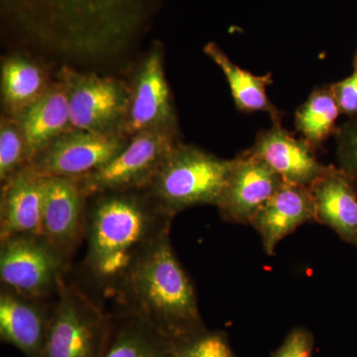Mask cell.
<instances>
[{
    "instance_id": "9c48e42d",
    "label": "cell",
    "mask_w": 357,
    "mask_h": 357,
    "mask_svg": "<svg viewBox=\"0 0 357 357\" xmlns=\"http://www.w3.org/2000/svg\"><path fill=\"white\" fill-rule=\"evenodd\" d=\"M129 139L121 133L72 129L42 150L29 165L42 177H86L109 163Z\"/></svg>"
},
{
    "instance_id": "52a82bcc",
    "label": "cell",
    "mask_w": 357,
    "mask_h": 357,
    "mask_svg": "<svg viewBox=\"0 0 357 357\" xmlns=\"http://www.w3.org/2000/svg\"><path fill=\"white\" fill-rule=\"evenodd\" d=\"M57 79L69 98L73 128L96 133H121L128 116L130 84L114 77L63 67Z\"/></svg>"
},
{
    "instance_id": "cb8c5ba5",
    "label": "cell",
    "mask_w": 357,
    "mask_h": 357,
    "mask_svg": "<svg viewBox=\"0 0 357 357\" xmlns=\"http://www.w3.org/2000/svg\"><path fill=\"white\" fill-rule=\"evenodd\" d=\"M170 357H236L225 333L204 330L174 342Z\"/></svg>"
},
{
    "instance_id": "277c9868",
    "label": "cell",
    "mask_w": 357,
    "mask_h": 357,
    "mask_svg": "<svg viewBox=\"0 0 357 357\" xmlns=\"http://www.w3.org/2000/svg\"><path fill=\"white\" fill-rule=\"evenodd\" d=\"M230 168L231 159L178 141L146 189L160 208L174 218L191 206H217Z\"/></svg>"
},
{
    "instance_id": "2e32d148",
    "label": "cell",
    "mask_w": 357,
    "mask_h": 357,
    "mask_svg": "<svg viewBox=\"0 0 357 357\" xmlns=\"http://www.w3.org/2000/svg\"><path fill=\"white\" fill-rule=\"evenodd\" d=\"M312 222H316V213L309 185L283 182L250 225L261 237L265 252L274 255L281 241L300 225Z\"/></svg>"
},
{
    "instance_id": "ffe728a7",
    "label": "cell",
    "mask_w": 357,
    "mask_h": 357,
    "mask_svg": "<svg viewBox=\"0 0 357 357\" xmlns=\"http://www.w3.org/2000/svg\"><path fill=\"white\" fill-rule=\"evenodd\" d=\"M174 342L132 312L112 314L107 344L100 357H170Z\"/></svg>"
},
{
    "instance_id": "484cf974",
    "label": "cell",
    "mask_w": 357,
    "mask_h": 357,
    "mask_svg": "<svg viewBox=\"0 0 357 357\" xmlns=\"http://www.w3.org/2000/svg\"><path fill=\"white\" fill-rule=\"evenodd\" d=\"M314 337L306 328H296L289 333L272 357H312Z\"/></svg>"
},
{
    "instance_id": "44dd1931",
    "label": "cell",
    "mask_w": 357,
    "mask_h": 357,
    "mask_svg": "<svg viewBox=\"0 0 357 357\" xmlns=\"http://www.w3.org/2000/svg\"><path fill=\"white\" fill-rule=\"evenodd\" d=\"M204 52L222 70L237 109L243 112H265L273 123H282L280 110L267 95V88L272 84L271 74L256 76L241 69L213 42L206 44Z\"/></svg>"
},
{
    "instance_id": "83f0119b",
    "label": "cell",
    "mask_w": 357,
    "mask_h": 357,
    "mask_svg": "<svg viewBox=\"0 0 357 357\" xmlns=\"http://www.w3.org/2000/svg\"><path fill=\"white\" fill-rule=\"evenodd\" d=\"M354 66H357V51L356 53V58H354Z\"/></svg>"
},
{
    "instance_id": "d6986e66",
    "label": "cell",
    "mask_w": 357,
    "mask_h": 357,
    "mask_svg": "<svg viewBox=\"0 0 357 357\" xmlns=\"http://www.w3.org/2000/svg\"><path fill=\"white\" fill-rule=\"evenodd\" d=\"M0 82L4 114L15 119L39 100L53 84L43 65L22 54L2 59Z\"/></svg>"
},
{
    "instance_id": "8fae6325",
    "label": "cell",
    "mask_w": 357,
    "mask_h": 357,
    "mask_svg": "<svg viewBox=\"0 0 357 357\" xmlns=\"http://www.w3.org/2000/svg\"><path fill=\"white\" fill-rule=\"evenodd\" d=\"M88 201L77 178L43 177L41 234L69 260L86 237Z\"/></svg>"
},
{
    "instance_id": "3957f363",
    "label": "cell",
    "mask_w": 357,
    "mask_h": 357,
    "mask_svg": "<svg viewBox=\"0 0 357 357\" xmlns=\"http://www.w3.org/2000/svg\"><path fill=\"white\" fill-rule=\"evenodd\" d=\"M116 297L121 310L144 319L174 342L206 328L196 291L176 256L170 234L136 260Z\"/></svg>"
},
{
    "instance_id": "30bf717a",
    "label": "cell",
    "mask_w": 357,
    "mask_h": 357,
    "mask_svg": "<svg viewBox=\"0 0 357 357\" xmlns=\"http://www.w3.org/2000/svg\"><path fill=\"white\" fill-rule=\"evenodd\" d=\"M155 129L178 131L161 47H154L149 52L130 84L128 116L122 134L130 138Z\"/></svg>"
},
{
    "instance_id": "9a60e30c",
    "label": "cell",
    "mask_w": 357,
    "mask_h": 357,
    "mask_svg": "<svg viewBox=\"0 0 357 357\" xmlns=\"http://www.w3.org/2000/svg\"><path fill=\"white\" fill-rule=\"evenodd\" d=\"M309 188L316 222L357 248V192L349 176L338 166H325Z\"/></svg>"
},
{
    "instance_id": "6da1fadb",
    "label": "cell",
    "mask_w": 357,
    "mask_h": 357,
    "mask_svg": "<svg viewBox=\"0 0 357 357\" xmlns=\"http://www.w3.org/2000/svg\"><path fill=\"white\" fill-rule=\"evenodd\" d=\"M173 218L147 189L89 196L84 260L89 280L107 295L116 296L136 260L157 239L170 234Z\"/></svg>"
},
{
    "instance_id": "7c38bea8",
    "label": "cell",
    "mask_w": 357,
    "mask_h": 357,
    "mask_svg": "<svg viewBox=\"0 0 357 357\" xmlns=\"http://www.w3.org/2000/svg\"><path fill=\"white\" fill-rule=\"evenodd\" d=\"M283 184L282 178L250 150L231 159L227 185L217 208L227 222L250 225Z\"/></svg>"
},
{
    "instance_id": "8992f818",
    "label": "cell",
    "mask_w": 357,
    "mask_h": 357,
    "mask_svg": "<svg viewBox=\"0 0 357 357\" xmlns=\"http://www.w3.org/2000/svg\"><path fill=\"white\" fill-rule=\"evenodd\" d=\"M70 260L42 234H20L0 241V281L14 292L54 300L66 283Z\"/></svg>"
},
{
    "instance_id": "4316f807",
    "label": "cell",
    "mask_w": 357,
    "mask_h": 357,
    "mask_svg": "<svg viewBox=\"0 0 357 357\" xmlns=\"http://www.w3.org/2000/svg\"><path fill=\"white\" fill-rule=\"evenodd\" d=\"M331 89L342 114L349 116L357 114V66H354L351 76L331 84Z\"/></svg>"
},
{
    "instance_id": "5bb4252c",
    "label": "cell",
    "mask_w": 357,
    "mask_h": 357,
    "mask_svg": "<svg viewBox=\"0 0 357 357\" xmlns=\"http://www.w3.org/2000/svg\"><path fill=\"white\" fill-rule=\"evenodd\" d=\"M249 150L288 184L310 185L326 166L319 161L316 148L289 133L282 123L258 133Z\"/></svg>"
},
{
    "instance_id": "7402d4cb",
    "label": "cell",
    "mask_w": 357,
    "mask_h": 357,
    "mask_svg": "<svg viewBox=\"0 0 357 357\" xmlns=\"http://www.w3.org/2000/svg\"><path fill=\"white\" fill-rule=\"evenodd\" d=\"M340 114L331 86L316 89L296 112V128L317 149L335 133Z\"/></svg>"
},
{
    "instance_id": "7a4b0ae2",
    "label": "cell",
    "mask_w": 357,
    "mask_h": 357,
    "mask_svg": "<svg viewBox=\"0 0 357 357\" xmlns=\"http://www.w3.org/2000/svg\"><path fill=\"white\" fill-rule=\"evenodd\" d=\"M146 0H1L2 13L21 32L43 43L100 48L139 31Z\"/></svg>"
},
{
    "instance_id": "ac0fdd59",
    "label": "cell",
    "mask_w": 357,
    "mask_h": 357,
    "mask_svg": "<svg viewBox=\"0 0 357 357\" xmlns=\"http://www.w3.org/2000/svg\"><path fill=\"white\" fill-rule=\"evenodd\" d=\"M24 132L30 162L63 134L72 130L69 98L59 79L39 100L17 117Z\"/></svg>"
},
{
    "instance_id": "d4e9b609",
    "label": "cell",
    "mask_w": 357,
    "mask_h": 357,
    "mask_svg": "<svg viewBox=\"0 0 357 357\" xmlns=\"http://www.w3.org/2000/svg\"><path fill=\"white\" fill-rule=\"evenodd\" d=\"M338 167L354 183L357 192V114L335 129Z\"/></svg>"
},
{
    "instance_id": "5b68a950",
    "label": "cell",
    "mask_w": 357,
    "mask_h": 357,
    "mask_svg": "<svg viewBox=\"0 0 357 357\" xmlns=\"http://www.w3.org/2000/svg\"><path fill=\"white\" fill-rule=\"evenodd\" d=\"M112 314L66 281L52 303L43 357H100L109 337Z\"/></svg>"
},
{
    "instance_id": "ba28073f",
    "label": "cell",
    "mask_w": 357,
    "mask_h": 357,
    "mask_svg": "<svg viewBox=\"0 0 357 357\" xmlns=\"http://www.w3.org/2000/svg\"><path fill=\"white\" fill-rule=\"evenodd\" d=\"M178 141V131L155 129L137 133L109 163L77 180L89 197L107 191L146 189Z\"/></svg>"
},
{
    "instance_id": "603a6c76",
    "label": "cell",
    "mask_w": 357,
    "mask_h": 357,
    "mask_svg": "<svg viewBox=\"0 0 357 357\" xmlns=\"http://www.w3.org/2000/svg\"><path fill=\"white\" fill-rule=\"evenodd\" d=\"M30 164L27 142L20 122L2 115L0 119V184Z\"/></svg>"
},
{
    "instance_id": "4fadbf2b",
    "label": "cell",
    "mask_w": 357,
    "mask_h": 357,
    "mask_svg": "<svg viewBox=\"0 0 357 357\" xmlns=\"http://www.w3.org/2000/svg\"><path fill=\"white\" fill-rule=\"evenodd\" d=\"M53 300L37 299L1 286L0 338L26 357H43Z\"/></svg>"
},
{
    "instance_id": "e0dca14e",
    "label": "cell",
    "mask_w": 357,
    "mask_h": 357,
    "mask_svg": "<svg viewBox=\"0 0 357 357\" xmlns=\"http://www.w3.org/2000/svg\"><path fill=\"white\" fill-rule=\"evenodd\" d=\"M43 177L26 166L3 184L0 194V241L41 234Z\"/></svg>"
}]
</instances>
